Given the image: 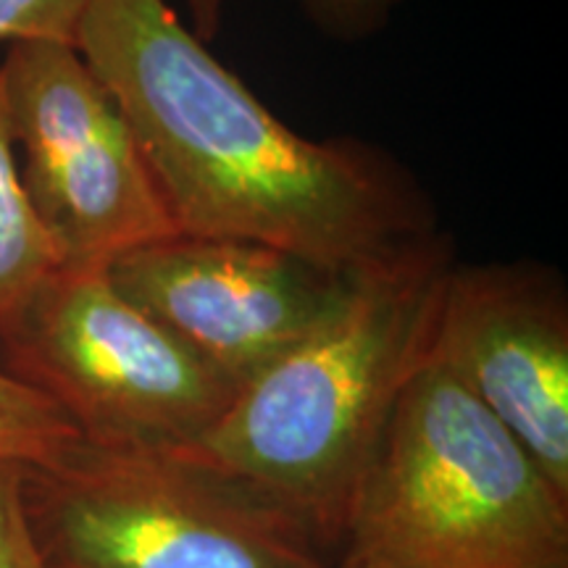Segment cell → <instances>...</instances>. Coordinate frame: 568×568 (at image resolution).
I'll use <instances>...</instances> for the list:
<instances>
[{
    "label": "cell",
    "instance_id": "cell-11",
    "mask_svg": "<svg viewBox=\"0 0 568 568\" xmlns=\"http://www.w3.org/2000/svg\"><path fill=\"white\" fill-rule=\"evenodd\" d=\"M88 0H0V42L55 40L74 45Z\"/></svg>",
    "mask_w": 568,
    "mask_h": 568
},
{
    "label": "cell",
    "instance_id": "cell-14",
    "mask_svg": "<svg viewBox=\"0 0 568 568\" xmlns=\"http://www.w3.org/2000/svg\"><path fill=\"white\" fill-rule=\"evenodd\" d=\"M193 17V32L203 42L219 32L224 19V0H184Z\"/></svg>",
    "mask_w": 568,
    "mask_h": 568
},
{
    "label": "cell",
    "instance_id": "cell-5",
    "mask_svg": "<svg viewBox=\"0 0 568 568\" xmlns=\"http://www.w3.org/2000/svg\"><path fill=\"white\" fill-rule=\"evenodd\" d=\"M0 368L53 400L84 443L122 450H190L240 393L105 268H55L0 337Z\"/></svg>",
    "mask_w": 568,
    "mask_h": 568
},
{
    "label": "cell",
    "instance_id": "cell-6",
    "mask_svg": "<svg viewBox=\"0 0 568 568\" xmlns=\"http://www.w3.org/2000/svg\"><path fill=\"white\" fill-rule=\"evenodd\" d=\"M0 84L21 184L61 268H105L180 234L130 122L71 42H13Z\"/></svg>",
    "mask_w": 568,
    "mask_h": 568
},
{
    "label": "cell",
    "instance_id": "cell-2",
    "mask_svg": "<svg viewBox=\"0 0 568 568\" xmlns=\"http://www.w3.org/2000/svg\"><path fill=\"white\" fill-rule=\"evenodd\" d=\"M453 266L435 232L355 274L335 314L240 387L182 456L251 489L311 542H339L397 397L429 361Z\"/></svg>",
    "mask_w": 568,
    "mask_h": 568
},
{
    "label": "cell",
    "instance_id": "cell-10",
    "mask_svg": "<svg viewBox=\"0 0 568 568\" xmlns=\"http://www.w3.org/2000/svg\"><path fill=\"white\" fill-rule=\"evenodd\" d=\"M77 443L82 435L53 400L0 368V464L51 466Z\"/></svg>",
    "mask_w": 568,
    "mask_h": 568
},
{
    "label": "cell",
    "instance_id": "cell-4",
    "mask_svg": "<svg viewBox=\"0 0 568 568\" xmlns=\"http://www.w3.org/2000/svg\"><path fill=\"white\" fill-rule=\"evenodd\" d=\"M24 500L51 568H332L293 521L182 453L82 439L27 468Z\"/></svg>",
    "mask_w": 568,
    "mask_h": 568
},
{
    "label": "cell",
    "instance_id": "cell-3",
    "mask_svg": "<svg viewBox=\"0 0 568 568\" xmlns=\"http://www.w3.org/2000/svg\"><path fill=\"white\" fill-rule=\"evenodd\" d=\"M337 568H568V497L426 361L355 489Z\"/></svg>",
    "mask_w": 568,
    "mask_h": 568
},
{
    "label": "cell",
    "instance_id": "cell-12",
    "mask_svg": "<svg viewBox=\"0 0 568 568\" xmlns=\"http://www.w3.org/2000/svg\"><path fill=\"white\" fill-rule=\"evenodd\" d=\"M24 477L27 466L0 464V568H51L27 514Z\"/></svg>",
    "mask_w": 568,
    "mask_h": 568
},
{
    "label": "cell",
    "instance_id": "cell-1",
    "mask_svg": "<svg viewBox=\"0 0 568 568\" xmlns=\"http://www.w3.org/2000/svg\"><path fill=\"white\" fill-rule=\"evenodd\" d=\"M74 48L130 122L180 234L355 276L437 232L400 163L290 130L166 0H88Z\"/></svg>",
    "mask_w": 568,
    "mask_h": 568
},
{
    "label": "cell",
    "instance_id": "cell-9",
    "mask_svg": "<svg viewBox=\"0 0 568 568\" xmlns=\"http://www.w3.org/2000/svg\"><path fill=\"white\" fill-rule=\"evenodd\" d=\"M55 268H61L59 258L21 184L0 84V337Z\"/></svg>",
    "mask_w": 568,
    "mask_h": 568
},
{
    "label": "cell",
    "instance_id": "cell-7",
    "mask_svg": "<svg viewBox=\"0 0 568 568\" xmlns=\"http://www.w3.org/2000/svg\"><path fill=\"white\" fill-rule=\"evenodd\" d=\"M105 274L237 387L322 326L353 282L276 247L190 234L134 247Z\"/></svg>",
    "mask_w": 568,
    "mask_h": 568
},
{
    "label": "cell",
    "instance_id": "cell-13",
    "mask_svg": "<svg viewBox=\"0 0 568 568\" xmlns=\"http://www.w3.org/2000/svg\"><path fill=\"white\" fill-rule=\"evenodd\" d=\"M403 0H297L324 34L337 40H366L393 19Z\"/></svg>",
    "mask_w": 568,
    "mask_h": 568
},
{
    "label": "cell",
    "instance_id": "cell-8",
    "mask_svg": "<svg viewBox=\"0 0 568 568\" xmlns=\"http://www.w3.org/2000/svg\"><path fill=\"white\" fill-rule=\"evenodd\" d=\"M429 361L477 397L568 497V301L552 268L453 266Z\"/></svg>",
    "mask_w": 568,
    "mask_h": 568
},
{
    "label": "cell",
    "instance_id": "cell-15",
    "mask_svg": "<svg viewBox=\"0 0 568 568\" xmlns=\"http://www.w3.org/2000/svg\"><path fill=\"white\" fill-rule=\"evenodd\" d=\"M332 568H337V566H332Z\"/></svg>",
    "mask_w": 568,
    "mask_h": 568
}]
</instances>
